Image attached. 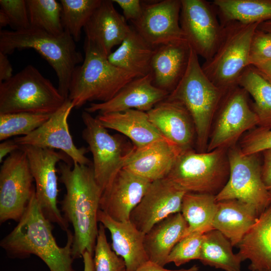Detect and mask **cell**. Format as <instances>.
I'll use <instances>...</instances> for the list:
<instances>
[{"label": "cell", "instance_id": "cell-2", "mask_svg": "<svg viewBox=\"0 0 271 271\" xmlns=\"http://www.w3.org/2000/svg\"><path fill=\"white\" fill-rule=\"evenodd\" d=\"M67 242L59 246L52 233L51 222L45 216L34 191L18 224L1 241L11 256L23 258L34 254L40 258L50 271H76L73 267V233L68 229Z\"/></svg>", "mask_w": 271, "mask_h": 271}, {"label": "cell", "instance_id": "cell-23", "mask_svg": "<svg viewBox=\"0 0 271 271\" xmlns=\"http://www.w3.org/2000/svg\"><path fill=\"white\" fill-rule=\"evenodd\" d=\"M181 154L166 139L134 148L123 168L152 182L167 177Z\"/></svg>", "mask_w": 271, "mask_h": 271}, {"label": "cell", "instance_id": "cell-27", "mask_svg": "<svg viewBox=\"0 0 271 271\" xmlns=\"http://www.w3.org/2000/svg\"><path fill=\"white\" fill-rule=\"evenodd\" d=\"M258 216L255 209L249 204L237 199L222 200L217 202L212 227L221 232L232 246H235Z\"/></svg>", "mask_w": 271, "mask_h": 271}, {"label": "cell", "instance_id": "cell-1", "mask_svg": "<svg viewBox=\"0 0 271 271\" xmlns=\"http://www.w3.org/2000/svg\"><path fill=\"white\" fill-rule=\"evenodd\" d=\"M73 167L60 162V181L66 193L61 203L66 221L73 230L72 256H82L85 251L94 253L98 231L97 215L102 191L97 184L92 163L90 165L73 163Z\"/></svg>", "mask_w": 271, "mask_h": 271}, {"label": "cell", "instance_id": "cell-24", "mask_svg": "<svg viewBox=\"0 0 271 271\" xmlns=\"http://www.w3.org/2000/svg\"><path fill=\"white\" fill-rule=\"evenodd\" d=\"M97 219L111 235L112 249L125 263L126 271H136L149 260L144 246L145 233L130 221H117L99 209Z\"/></svg>", "mask_w": 271, "mask_h": 271}, {"label": "cell", "instance_id": "cell-44", "mask_svg": "<svg viewBox=\"0 0 271 271\" xmlns=\"http://www.w3.org/2000/svg\"><path fill=\"white\" fill-rule=\"evenodd\" d=\"M199 267L194 265L188 268H182L180 269H168L164 266L149 260L140 266L136 271H198Z\"/></svg>", "mask_w": 271, "mask_h": 271}, {"label": "cell", "instance_id": "cell-21", "mask_svg": "<svg viewBox=\"0 0 271 271\" xmlns=\"http://www.w3.org/2000/svg\"><path fill=\"white\" fill-rule=\"evenodd\" d=\"M113 3L112 1L101 0L83 28L85 40L107 57L114 46L121 43L131 28Z\"/></svg>", "mask_w": 271, "mask_h": 271}, {"label": "cell", "instance_id": "cell-34", "mask_svg": "<svg viewBox=\"0 0 271 271\" xmlns=\"http://www.w3.org/2000/svg\"><path fill=\"white\" fill-rule=\"evenodd\" d=\"M30 27L58 35L64 32L62 6L55 0H27Z\"/></svg>", "mask_w": 271, "mask_h": 271}, {"label": "cell", "instance_id": "cell-5", "mask_svg": "<svg viewBox=\"0 0 271 271\" xmlns=\"http://www.w3.org/2000/svg\"><path fill=\"white\" fill-rule=\"evenodd\" d=\"M225 92L206 76L198 56L191 48L186 72L166 99L181 104L190 113L199 152L207 150L211 123Z\"/></svg>", "mask_w": 271, "mask_h": 271}, {"label": "cell", "instance_id": "cell-50", "mask_svg": "<svg viewBox=\"0 0 271 271\" xmlns=\"http://www.w3.org/2000/svg\"><path fill=\"white\" fill-rule=\"evenodd\" d=\"M258 29L271 33V20L260 23L257 27Z\"/></svg>", "mask_w": 271, "mask_h": 271}, {"label": "cell", "instance_id": "cell-22", "mask_svg": "<svg viewBox=\"0 0 271 271\" xmlns=\"http://www.w3.org/2000/svg\"><path fill=\"white\" fill-rule=\"evenodd\" d=\"M191 50L186 40L156 47L151 62L153 84L170 94L186 72Z\"/></svg>", "mask_w": 271, "mask_h": 271}, {"label": "cell", "instance_id": "cell-3", "mask_svg": "<svg viewBox=\"0 0 271 271\" xmlns=\"http://www.w3.org/2000/svg\"><path fill=\"white\" fill-rule=\"evenodd\" d=\"M25 49H34L48 62L56 72L58 90L68 99L72 73L84 59L69 33L64 31L55 35L31 27L20 31L1 30L0 52L8 55Z\"/></svg>", "mask_w": 271, "mask_h": 271}, {"label": "cell", "instance_id": "cell-28", "mask_svg": "<svg viewBox=\"0 0 271 271\" xmlns=\"http://www.w3.org/2000/svg\"><path fill=\"white\" fill-rule=\"evenodd\" d=\"M188 224L181 212L155 224L145 235L144 246L150 260L164 266L175 245L182 239Z\"/></svg>", "mask_w": 271, "mask_h": 271}, {"label": "cell", "instance_id": "cell-30", "mask_svg": "<svg viewBox=\"0 0 271 271\" xmlns=\"http://www.w3.org/2000/svg\"><path fill=\"white\" fill-rule=\"evenodd\" d=\"M212 4L222 25L232 22L260 24L271 20V0H214Z\"/></svg>", "mask_w": 271, "mask_h": 271}, {"label": "cell", "instance_id": "cell-33", "mask_svg": "<svg viewBox=\"0 0 271 271\" xmlns=\"http://www.w3.org/2000/svg\"><path fill=\"white\" fill-rule=\"evenodd\" d=\"M237 84L253 98L251 106L258 118V126L271 129V83L249 65L242 72Z\"/></svg>", "mask_w": 271, "mask_h": 271}, {"label": "cell", "instance_id": "cell-47", "mask_svg": "<svg viewBox=\"0 0 271 271\" xmlns=\"http://www.w3.org/2000/svg\"><path fill=\"white\" fill-rule=\"evenodd\" d=\"M254 67L265 79L271 83V60Z\"/></svg>", "mask_w": 271, "mask_h": 271}, {"label": "cell", "instance_id": "cell-46", "mask_svg": "<svg viewBox=\"0 0 271 271\" xmlns=\"http://www.w3.org/2000/svg\"><path fill=\"white\" fill-rule=\"evenodd\" d=\"M20 149V146L14 140H7L0 144V162H3L4 158L8 155Z\"/></svg>", "mask_w": 271, "mask_h": 271}, {"label": "cell", "instance_id": "cell-10", "mask_svg": "<svg viewBox=\"0 0 271 271\" xmlns=\"http://www.w3.org/2000/svg\"><path fill=\"white\" fill-rule=\"evenodd\" d=\"M81 117L85 125L82 137L92 153L94 177L103 192L124 168L135 147L127 149L120 136L110 134L96 117L85 110Z\"/></svg>", "mask_w": 271, "mask_h": 271}, {"label": "cell", "instance_id": "cell-17", "mask_svg": "<svg viewBox=\"0 0 271 271\" xmlns=\"http://www.w3.org/2000/svg\"><path fill=\"white\" fill-rule=\"evenodd\" d=\"M181 0H164L144 5L134 29L151 45L186 40L180 24Z\"/></svg>", "mask_w": 271, "mask_h": 271}, {"label": "cell", "instance_id": "cell-25", "mask_svg": "<svg viewBox=\"0 0 271 271\" xmlns=\"http://www.w3.org/2000/svg\"><path fill=\"white\" fill-rule=\"evenodd\" d=\"M237 246L241 261H250L249 270L271 271V205L258 216Z\"/></svg>", "mask_w": 271, "mask_h": 271}, {"label": "cell", "instance_id": "cell-6", "mask_svg": "<svg viewBox=\"0 0 271 271\" xmlns=\"http://www.w3.org/2000/svg\"><path fill=\"white\" fill-rule=\"evenodd\" d=\"M67 99L31 65L0 83V114L28 112L51 115Z\"/></svg>", "mask_w": 271, "mask_h": 271}, {"label": "cell", "instance_id": "cell-7", "mask_svg": "<svg viewBox=\"0 0 271 271\" xmlns=\"http://www.w3.org/2000/svg\"><path fill=\"white\" fill-rule=\"evenodd\" d=\"M259 24L232 22L222 25L223 33L219 45L201 67L208 79L223 91L237 85L239 76L249 66L251 42Z\"/></svg>", "mask_w": 271, "mask_h": 271}, {"label": "cell", "instance_id": "cell-20", "mask_svg": "<svg viewBox=\"0 0 271 271\" xmlns=\"http://www.w3.org/2000/svg\"><path fill=\"white\" fill-rule=\"evenodd\" d=\"M147 112L153 125L181 153L192 150L196 139L195 127L183 105L165 99Z\"/></svg>", "mask_w": 271, "mask_h": 271}, {"label": "cell", "instance_id": "cell-16", "mask_svg": "<svg viewBox=\"0 0 271 271\" xmlns=\"http://www.w3.org/2000/svg\"><path fill=\"white\" fill-rule=\"evenodd\" d=\"M186 192L168 177L153 181L132 211L129 220L146 233L157 223L181 212L183 198Z\"/></svg>", "mask_w": 271, "mask_h": 271}, {"label": "cell", "instance_id": "cell-29", "mask_svg": "<svg viewBox=\"0 0 271 271\" xmlns=\"http://www.w3.org/2000/svg\"><path fill=\"white\" fill-rule=\"evenodd\" d=\"M155 47L131 28L119 46L107 57L115 66L139 77L151 73V62Z\"/></svg>", "mask_w": 271, "mask_h": 271}, {"label": "cell", "instance_id": "cell-26", "mask_svg": "<svg viewBox=\"0 0 271 271\" xmlns=\"http://www.w3.org/2000/svg\"><path fill=\"white\" fill-rule=\"evenodd\" d=\"M96 117L106 128L116 130L127 137L136 148L166 139L151 122L147 112L129 109L99 114Z\"/></svg>", "mask_w": 271, "mask_h": 271}, {"label": "cell", "instance_id": "cell-51", "mask_svg": "<svg viewBox=\"0 0 271 271\" xmlns=\"http://www.w3.org/2000/svg\"><path fill=\"white\" fill-rule=\"evenodd\" d=\"M254 271H267V270H254Z\"/></svg>", "mask_w": 271, "mask_h": 271}, {"label": "cell", "instance_id": "cell-40", "mask_svg": "<svg viewBox=\"0 0 271 271\" xmlns=\"http://www.w3.org/2000/svg\"><path fill=\"white\" fill-rule=\"evenodd\" d=\"M271 60V33L257 28L252 38L249 66H256Z\"/></svg>", "mask_w": 271, "mask_h": 271}, {"label": "cell", "instance_id": "cell-39", "mask_svg": "<svg viewBox=\"0 0 271 271\" xmlns=\"http://www.w3.org/2000/svg\"><path fill=\"white\" fill-rule=\"evenodd\" d=\"M271 149V129L260 127L249 130L242 139L240 150L246 155Z\"/></svg>", "mask_w": 271, "mask_h": 271}, {"label": "cell", "instance_id": "cell-36", "mask_svg": "<svg viewBox=\"0 0 271 271\" xmlns=\"http://www.w3.org/2000/svg\"><path fill=\"white\" fill-rule=\"evenodd\" d=\"M51 115L28 112L0 114V141L30 134L48 120Z\"/></svg>", "mask_w": 271, "mask_h": 271}, {"label": "cell", "instance_id": "cell-31", "mask_svg": "<svg viewBox=\"0 0 271 271\" xmlns=\"http://www.w3.org/2000/svg\"><path fill=\"white\" fill-rule=\"evenodd\" d=\"M216 209L215 195L186 192L183 198L181 213L188 227L182 238L192 233L204 234L214 229L212 222Z\"/></svg>", "mask_w": 271, "mask_h": 271}, {"label": "cell", "instance_id": "cell-14", "mask_svg": "<svg viewBox=\"0 0 271 271\" xmlns=\"http://www.w3.org/2000/svg\"><path fill=\"white\" fill-rule=\"evenodd\" d=\"M180 24L198 56L210 59L221 40L224 27L213 4L204 0H181Z\"/></svg>", "mask_w": 271, "mask_h": 271}, {"label": "cell", "instance_id": "cell-37", "mask_svg": "<svg viewBox=\"0 0 271 271\" xmlns=\"http://www.w3.org/2000/svg\"><path fill=\"white\" fill-rule=\"evenodd\" d=\"M105 227L99 223L94 250L95 271H126L123 259L111 248L105 233Z\"/></svg>", "mask_w": 271, "mask_h": 271}, {"label": "cell", "instance_id": "cell-13", "mask_svg": "<svg viewBox=\"0 0 271 271\" xmlns=\"http://www.w3.org/2000/svg\"><path fill=\"white\" fill-rule=\"evenodd\" d=\"M28 160L20 149L3 161L0 169V222L19 221L35 190Z\"/></svg>", "mask_w": 271, "mask_h": 271}, {"label": "cell", "instance_id": "cell-8", "mask_svg": "<svg viewBox=\"0 0 271 271\" xmlns=\"http://www.w3.org/2000/svg\"><path fill=\"white\" fill-rule=\"evenodd\" d=\"M226 149L181 153L167 177L187 192L216 195L229 175Z\"/></svg>", "mask_w": 271, "mask_h": 271}, {"label": "cell", "instance_id": "cell-35", "mask_svg": "<svg viewBox=\"0 0 271 271\" xmlns=\"http://www.w3.org/2000/svg\"><path fill=\"white\" fill-rule=\"evenodd\" d=\"M101 0H61V20L64 31L74 40H80L81 30L98 7Z\"/></svg>", "mask_w": 271, "mask_h": 271}, {"label": "cell", "instance_id": "cell-18", "mask_svg": "<svg viewBox=\"0 0 271 271\" xmlns=\"http://www.w3.org/2000/svg\"><path fill=\"white\" fill-rule=\"evenodd\" d=\"M151 183L123 168L102 192L100 209L116 221H129Z\"/></svg>", "mask_w": 271, "mask_h": 271}, {"label": "cell", "instance_id": "cell-48", "mask_svg": "<svg viewBox=\"0 0 271 271\" xmlns=\"http://www.w3.org/2000/svg\"><path fill=\"white\" fill-rule=\"evenodd\" d=\"M93 254L85 251L82 255L84 263V271H95Z\"/></svg>", "mask_w": 271, "mask_h": 271}, {"label": "cell", "instance_id": "cell-9", "mask_svg": "<svg viewBox=\"0 0 271 271\" xmlns=\"http://www.w3.org/2000/svg\"><path fill=\"white\" fill-rule=\"evenodd\" d=\"M257 155H244L235 146L230 148L229 177L215 195L217 202L237 199L252 206L259 215L271 205V194L262 181Z\"/></svg>", "mask_w": 271, "mask_h": 271}, {"label": "cell", "instance_id": "cell-15", "mask_svg": "<svg viewBox=\"0 0 271 271\" xmlns=\"http://www.w3.org/2000/svg\"><path fill=\"white\" fill-rule=\"evenodd\" d=\"M73 108L68 98L44 124L27 136L14 139L15 142L20 146L58 149L71 158L73 163L91 165V161L85 156L88 148L76 147L70 133L68 118Z\"/></svg>", "mask_w": 271, "mask_h": 271}, {"label": "cell", "instance_id": "cell-41", "mask_svg": "<svg viewBox=\"0 0 271 271\" xmlns=\"http://www.w3.org/2000/svg\"><path fill=\"white\" fill-rule=\"evenodd\" d=\"M1 9L7 15L13 31L30 27L27 2L25 0H1Z\"/></svg>", "mask_w": 271, "mask_h": 271}, {"label": "cell", "instance_id": "cell-43", "mask_svg": "<svg viewBox=\"0 0 271 271\" xmlns=\"http://www.w3.org/2000/svg\"><path fill=\"white\" fill-rule=\"evenodd\" d=\"M261 153L263 156L261 166L262 179L266 189L271 194V149Z\"/></svg>", "mask_w": 271, "mask_h": 271}, {"label": "cell", "instance_id": "cell-19", "mask_svg": "<svg viewBox=\"0 0 271 271\" xmlns=\"http://www.w3.org/2000/svg\"><path fill=\"white\" fill-rule=\"evenodd\" d=\"M169 94V92L153 84L151 73L132 80L110 100L104 102L91 103L85 110L90 113L98 112L99 114L129 109L148 112L166 99Z\"/></svg>", "mask_w": 271, "mask_h": 271}, {"label": "cell", "instance_id": "cell-11", "mask_svg": "<svg viewBox=\"0 0 271 271\" xmlns=\"http://www.w3.org/2000/svg\"><path fill=\"white\" fill-rule=\"evenodd\" d=\"M248 93L236 85L224 93L206 151L234 146L244 132L258 126V119L249 105Z\"/></svg>", "mask_w": 271, "mask_h": 271}, {"label": "cell", "instance_id": "cell-45", "mask_svg": "<svg viewBox=\"0 0 271 271\" xmlns=\"http://www.w3.org/2000/svg\"><path fill=\"white\" fill-rule=\"evenodd\" d=\"M12 66L7 55L0 52V83L13 77Z\"/></svg>", "mask_w": 271, "mask_h": 271}, {"label": "cell", "instance_id": "cell-32", "mask_svg": "<svg viewBox=\"0 0 271 271\" xmlns=\"http://www.w3.org/2000/svg\"><path fill=\"white\" fill-rule=\"evenodd\" d=\"M232 246L221 232L209 230L203 234L199 260L204 265L224 271H241V259L233 253Z\"/></svg>", "mask_w": 271, "mask_h": 271}, {"label": "cell", "instance_id": "cell-38", "mask_svg": "<svg viewBox=\"0 0 271 271\" xmlns=\"http://www.w3.org/2000/svg\"><path fill=\"white\" fill-rule=\"evenodd\" d=\"M203 234L194 233L180 240L170 252L167 263L173 262L180 266L191 260H199Z\"/></svg>", "mask_w": 271, "mask_h": 271}, {"label": "cell", "instance_id": "cell-42", "mask_svg": "<svg viewBox=\"0 0 271 271\" xmlns=\"http://www.w3.org/2000/svg\"><path fill=\"white\" fill-rule=\"evenodd\" d=\"M112 2L121 8L125 20L133 22L142 15L144 5L140 0H113Z\"/></svg>", "mask_w": 271, "mask_h": 271}, {"label": "cell", "instance_id": "cell-12", "mask_svg": "<svg viewBox=\"0 0 271 271\" xmlns=\"http://www.w3.org/2000/svg\"><path fill=\"white\" fill-rule=\"evenodd\" d=\"M26 153L36 184L35 195L45 216L66 231L68 223L57 206L59 193L56 165L61 161L68 163L66 154L53 149L32 146H20ZM67 156V155H66Z\"/></svg>", "mask_w": 271, "mask_h": 271}, {"label": "cell", "instance_id": "cell-49", "mask_svg": "<svg viewBox=\"0 0 271 271\" xmlns=\"http://www.w3.org/2000/svg\"><path fill=\"white\" fill-rule=\"evenodd\" d=\"M9 19L6 13L2 9H0V27L3 28L10 26Z\"/></svg>", "mask_w": 271, "mask_h": 271}, {"label": "cell", "instance_id": "cell-4", "mask_svg": "<svg viewBox=\"0 0 271 271\" xmlns=\"http://www.w3.org/2000/svg\"><path fill=\"white\" fill-rule=\"evenodd\" d=\"M84 58L72 75L68 99L73 107L79 108L86 102L107 101L126 84L139 76L112 64L107 57L85 40Z\"/></svg>", "mask_w": 271, "mask_h": 271}]
</instances>
